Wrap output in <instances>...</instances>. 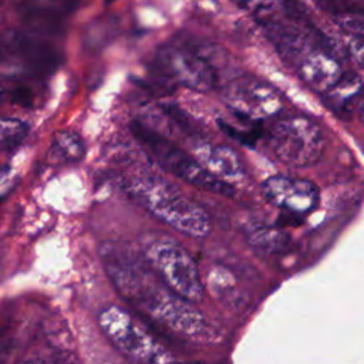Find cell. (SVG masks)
<instances>
[{
	"instance_id": "d6986e66",
	"label": "cell",
	"mask_w": 364,
	"mask_h": 364,
	"mask_svg": "<svg viewBox=\"0 0 364 364\" xmlns=\"http://www.w3.org/2000/svg\"><path fill=\"white\" fill-rule=\"evenodd\" d=\"M336 23L344 31L354 37H364V10L353 9L334 16Z\"/></svg>"
},
{
	"instance_id": "44dd1931",
	"label": "cell",
	"mask_w": 364,
	"mask_h": 364,
	"mask_svg": "<svg viewBox=\"0 0 364 364\" xmlns=\"http://www.w3.org/2000/svg\"><path fill=\"white\" fill-rule=\"evenodd\" d=\"M348 53L353 58V61L364 70V40L354 38L348 44Z\"/></svg>"
},
{
	"instance_id": "7a4b0ae2",
	"label": "cell",
	"mask_w": 364,
	"mask_h": 364,
	"mask_svg": "<svg viewBox=\"0 0 364 364\" xmlns=\"http://www.w3.org/2000/svg\"><path fill=\"white\" fill-rule=\"evenodd\" d=\"M134 136L155 158V161L176 178L208 192L218 195H232L233 188L228 181L209 172L196 158L186 155L166 138L145 127L141 122L131 125Z\"/></svg>"
},
{
	"instance_id": "ba28073f",
	"label": "cell",
	"mask_w": 364,
	"mask_h": 364,
	"mask_svg": "<svg viewBox=\"0 0 364 364\" xmlns=\"http://www.w3.org/2000/svg\"><path fill=\"white\" fill-rule=\"evenodd\" d=\"M158 60L171 77L188 88L209 91L215 85L213 68L199 53L179 47H165L159 51Z\"/></svg>"
},
{
	"instance_id": "6da1fadb",
	"label": "cell",
	"mask_w": 364,
	"mask_h": 364,
	"mask_svg": "<svg viewBox=\"0 0 364 364\" xmlns=\"http://www.w3.org/2000/svg\"><path fill=\"white\" fill-rule=\"evenodd\" d=\"M128 192L154 216L178 232L203 237L210 232L206 210L173 185L156 176H138L127 183Z\"/></svg>"
},
{
	"instance_id": "3957f363",
	"label": "cell",
	"mask_w": 364,
	"mask_h": 364,
	"mask_svg": "<svg viewBox=\"0 0 364 364\" xmlns=\"http://www.w3.org/2000/svg\"><path fill=\"white\" fill-rule=\"evenodd\" d=\"M145 257L162 282L191 303L203 297V284L196 262L189 252L169 236L154 237L145 245Z\"/></svg>"
},
{
	"instance_id": "7402d4cb",
	"label": "cell",
	"mask_w": 364,
	"mask_h": 364,
	"mask_svg": "<svg viewBox=\"0 0 364 364\" xmlns=\"http://www.w3.org/2000/svg\"><path fill=\"white\" fill-rule=\"evenodd\" d=\"M358 115L361 122L364 124V97L360 100V104H358Z\"/></svg>"
},
{
	"instance_id": "2e32d148",
	"label": "cell",
	"mask_w": 364,
	"mask_h": 364,
	"mask_svg": "<svg viewBox=\"0 0 364 364\" xmlns=\"http://www.w3.org/2000/svg\"><path fill=\"white\" fill-rule=\"evenodd\" d=\"M28 125L17 118L0 117V152L16 148L27 135Z\"/></svg>"
},
{
	"instance_id": "4fadbf2b",
	"label": "cell",
	"mask_w": 364,
	"mask_h": 364,
	"mask_svg": "<svg viewBox=\"0 0 364 364\" xmlns=\"http://www.w3.org/2000/svg\"><path fill=\"white\" fill-rule=\"evenodd\" d=\"M21 18L34 27H40L46 31H55L61 26L63 14L53 7H44L38 4H21Z\"/></svg>"
},
{
	"instance_id": "603a6c76",
	"label": "cell",
	"mask_w": 364,
	"mask_h": 364,
	"mask_svg": "<svg viewBox=\"0 0 364 364\" xmlns=\"http://www.w3.org/2000/svg\"><path fill=\"white\" fill-rule=\"evenodd\" d=\"M114 1H117V0H105V4H111V3H114Z\"/></svg>"
},
{
	"instance_id": "e0dca14e",
	"label": "cell",
	"mask_w": 364,
	"mask_h": 364,
	"mask_svg": "<svg viewBox=\"0 0 364 364\" xmlns=\"http://www.w3.org/2000/svg\"><path fill=\"white\" fill-rule=\"evenodd\" d=\"M3 102L31 107L34 104V91L23 82L0 81V104Z\"/></svg>"
},
{
	"instance_id": "8992f818",
	"label": "cell",
	"mask_w": 364,
	"mask_h": 364,
	"mask_svg": "<svg viewBox=\"0 0 364 364\" xmlns=\"http://www.w3.org/2000/svg\"><path fill=\"white\" fill-rule=\"evenodd\" d=\"M228 105L247 119H264L277 115L282 109L279 94L259 80H237L225 92Z\"/></svg>"
},
{
	"instance_id": "277c9868",
	"label": "cell",
	"mask_w": 364,
	"mask_h": 364,
	"mask_svg": "<svg viewBox=\"0 0 364 364\" xmlns=\"http://www.w3.org/2000/svg\"><path fill=\"white\" fill-rule=\"evenodd\" d=\"M267 145L282 164L306 168L320 159L324 138L320 128L309 118L289 115L272 124L267 131Z\"/></svg>"
},
{
	"instance_id": "7c38bea8",
	"label": "cell",
	"mask_w": 364,
	"mask_h": 364,
	"mask_svg": "<svg viewBox=\"0 0 364 364\" xmlns=\"http://www.w3.org/2000/svg\"><path fill=\"white\" fill-rule=\"evenodd\" d=\"M85 145L81 136L73 131L55 134L50 146V158L57 164H73L82 159Z\"/></svg>"
},
{
	"instance_id": "5bb4252c",
	"label": "cell",
	"mask_w": 364,
	"mask_h": 364,
	"mask_svg": "<svg viewBox=\"0 0 364 364\" xmlns=\"http://www.w3.org/2000/svg\"><path fill=\"white\" fill-rule=\"evenodd\" d=\"M249 242L253 247L264 252H279L289 243V235L274 228H256L249 233Z\"/></svg>"
},
{
	"instance_id": "5b68a950",
	"label": "cell",
	"mask_w": 364,
	"mask_h": 364,
	"mask_svg": "<svg viewBox=\"0 0 364 364\" xmlns=\"http://www.w3.org/2000/svg\"><path fill=\"white\" fill-rule=\"evenodd\" d=\"M100 326L125 355L144 363H169L175 357L138 320L117 306L100 313Z\"/></svg>"
},
{
	"instance_id": "ac0fdd59",
	"label": "cell",
	"mask_w": 364,
	"mask_h": 364,
	"mask_svg": "<svg viewBox=\"0 0 364 364\" xmlns=\"http://www.w3.org/2000/svg\"><path fill=\"white\" fill-rule=\"evenodd\" d=\"M239 9L252 13L260 20L272 18L273 14L280 9L279 0H230Z\"/></svg>"
},
{
	"instance_id": "9a60e30c",
	"label": "cell",
	"mask_w": 364,
	"mask_h": 364,
	"mask_svg": "<svg viewBox=\"0 0 364 364\" xmlns=\"http://www.w3.org/2000/svg\"><path fill=\"white\" fill-rule=\"evenodd\" d=\"M361 91V82L360 78L354 74L343 75L340 80L327 91V94L331 98V102L336 108H344L346 105L351 104Z\"/></svg>"
},
{
	"instance_id": "52a82bcc",
	"label": "cell",
	"mask_w": 364,
	"mask_h": 364,
	"mask_svg": "<svg viewBox=\"0 0 364 364\" xmlns=\"http://www.w3.org/2000/svg\"><path fill=\"white\" fill-rule=\"evenodd\" d=\"M262 193L273 206L293 213L311 212L320 200V191L316 183L286 175H274L264 179Z\"/></svg>"
},
{
	"instance_id": "ffe728a7",
	"label": "cell",
	"mask_w": 364,
	"mask_h": 364,
	"mask_svg": "<svg viewBox=\"0 0 364 364\" xmlns=\"http://www.w3.org/2000/svg\"><path fill=\"white\" fill-rule=\"evenodd\" d=\"M317 4L324 9L328 13H333L334 16L341 13V11H346V10H353L355 9L354 6H351L348 1L346 0H316Z\"/></svg>"
},
{
	"instance_id": "8fae6325",
	"label": "cell",
	"mask_w": 364,
	"mask_h": 364,
	"mask_svg": "<svg viewBox=\"0 0 364 364\" xmlns=\"http://www.w3.org/2000/svg\"><path fill=\"white\" fill-rule=\"evenodd\" d=\"M195 158L213 175L220 179L232 181L243 176V165L239 155L226 145L199 144Z\"/></svg>"
},
{
	"instance_id": "cb8c5ba5",
	"label": "cell",
	"mask_w": 364,
	"mask_h": 364,
	"mask_svg": "<svg viewBox=\"0 0 364 364\" xmlns=\"http://www.w3.org/2000/svg\"><path fill=\"white\" fill-rule=\"evenodd\" d=\"M0 202H1V199H0Z\"/></svg>"
},
{
	"instance_id": "9c48e42d",
	"label": "cell",
	"mask_w": 364,
	"mask_h": 364,
	"mask_svg": "<svg viewBox=\"0 0 364 364\" xmlns=\"http://www.w3.org/2000/svg\"><path fill=\"white\" fill-rule=\"evenodd\" d=\"M1 44L4 58L7 55H14L36 73L46 74L55 70L58 65L57 51L50 44L33 36L11 31L1 37Z\"/></svg>"
},
{
	"instance_id": "30bf717a",
	"label": "cell",
	"mask_w": 364,
	"mask_h": 364,
	"mask_svg": "<svg viewBox=\"0 0 364 364\" xmlns=\"http://www.w3.org/2000/svg\"><path fill=\"white\" fill-rule=\"evenodd\" d=\"M294 64L301 80L320 92H327L343 74L338 61L323 48L309 47Z\"/></svg>"
}]
</instances>
